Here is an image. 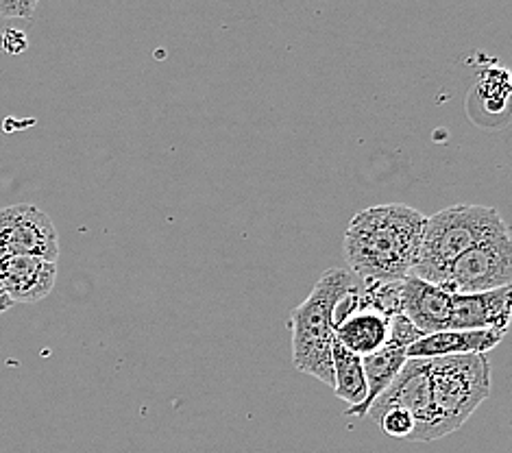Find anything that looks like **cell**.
<instances>
[{"label":"cell","mask_w":512,"mask_h":453,"mask_svg":"<svg viewBox=\"0 0 512 453\" xmlns=\"http://www.w3.org/2000/svg\"><path fill=\"white\" fill-rule=\"evenodd\" d=\"M425 216L414 207L390 203L351 218L343 238L349 271L360 281H401L417 264Z\"/></svg>","instance_id":"cell-1"},{"label":"cell","mask_w":512,"mask_h":453,"mask_svg":"<svg viewBox=\"0 0 512 453\" xmlns=\"http://www.w3.org/2000/svg\"><path fill=\"white\" fill-rule=\"evenodd\" d=\"M360 284L349 268H329L316 281L310 297L288 316L292 332V362L299 373L334 386L332 312L336 301Z\"/></svg>","instance_id":"cell-2"},{"label":"cell","mask_w":512,"mask_h":453,"mask_svg":"<svg viewBox=\"0 0 512 453\" xmlns=\"http://www.w3.org/2000/svg\"><path fill=\"white\" fill-rule=\"evenodd\" d=\"M506 227L508 225L495 207L469 203L445 207V210L425 218L421 249L412 275L428 284L441 286L449 266L462 253Z\"/></svg>","instance_id":"cell-3"},{"label":"cell","mask_w":512,"mask_h":453,"mask_svg":"<svg viewBox=\"0 0 512 453\" xmlns=\"http://www.w3.org/2000/svg\"><path fill=\"white\" fill-rule=\"evenodd\" d=\"M432 416L425 443L454 434L491 395V364L486 355H447L428 360Z\"/></svg>","instance_id":"cell-4"},{"label":"cell","mask_w":512,"mask_h":453,"mask_svg":"<svg viewBox=\"0 0 512 453\" xmlns=\"http://www.w3.org/2000/svg\"><path fill=\"white\" fill-rule=\"evenodd\" d=\"M512 240L510 229H502L478 242L449 266L441 288L449 295H480L510 286Z\"/></svg>","instance_id":"cell-5"},{"label":"cell","mask_w":512,"mask_h":453,"mask_svg":"<svg viewBox=\"0 0 512 453\" xmlns=\"http://www.w3.org/2000/svg\"><path fill=\"white\" fill-rule=\"evenodd\" d=\"M393 408L408 410L414 419V430L408 440L412 443H425V432H428L430 416H432V399H430V375H428V360L412 358L406 360L404 369L390 382L384 393L377 397L371 408L367 410L364 419H377Z\"/></svg>","instance_id":"cell-6"},{"label":"cell","mask_w":512,"mask_h":453,"mask_svg":"<svg viewBox=\"0 0 512 453\" xmlns=\"http://www.w3.org/2000/svg\"><path fill=\"white\" fill-rule=\"evenodd\" d=\"M0 255H31L59 260V238L53 220L40 207L20 203L0 210Z\"/></svg>","instance_id":"cell-7"},{"label":"cell","mask_w":512,"mask_h":453,"mask_svg":"<svg viewBox=\"0 0 512 453\" xmlns=\"http://www.w3.org/2000/svg\"><path fill=\"white\" fill-rule=\"evenodd\" d=\"M421 338L423 334L404 314H395L390 318L388 340L384 342V347L362 358L364 382H367V399H364L362 406L349 408L347 416H356V419H364V416H367L371 403L384 393V388L393 382L401 369H404V364L408 360V349Z\"/></svg>","instance_id":"cell-8"},{"label":"cell","mask_w":512,"mask_h":453,"mask_svg":"<svg viewBox=\"0 0 512 453\" xmlns=\"http://www.w3.org/2000/svg\"><path fill=\"white\" fill-rule=\"evenodd\" d=\"M57 264L31 255H0V288L16 303H38L51 295Z\"/></svg>","instance_id":"cell-9"},{"label":"cell","mask_w":512,"mask_h":453,"mask_svg":"<svg viewBox=\"0 0 512 453\" xmlns=\"http://www.w3.org/2000/svg\"><path fill=\"white\" fill-rule=\"evenodd\" d=\"M451 297L447 290L428 284L414 275L401 281L399 312L419 329L423 336L447 332L451 316Z\"/></svg>","instance_id":"cell-10"},{"label":"cell","mask_w":512,"mask_h":453,"mask_svg":"<svg viewBox=\"0 0 512 453\" xmlns=\"http://www.w3.org/2000/svg\"><path fill=\"white\" fill-rule=\"evenodd\" d=\"M512 288H499L480 295H454L451 297L449 329L471 332V329H502L510 325Z\"/></svg>","instance_id":"cell-11"},{"label":"cell","mask_w":512,"mask_h":453,"mask_svg":"<svg viewBox=\"0 0 512 453\" xmlns=\"http://www.w3.org/2000/svg\"><path fill=\"white\" fill-rule=\"evenodd\" d=\"M506 332L502 329H471V332H438L432 336H423L408 349V360L412 358H447V355H486V351L495 349L504 340Z\"/></svg>","instance_id":"cell-12"},{"label":"cell","mask_w":512,"mask_h":453,"mask_svg":"<svg viewBox=\"0 0 512 453\" xmlns=\"http://www.w3.org/2000/svg\"><path fill=\"white\" fill-rule=\"evenodd\" d=\"M388 325V316L371 310H358L334 329V338L338 345L356 353L358 358H364V355H371L384 347L388 340Z\"/></svg>","instance_id":"cell-13"},{"label":"cell","mask_w":512,"mask_h":453,"mask_svg":"<svg viewBox=\"0 0 512 453\" xmlns=\"http://www.w3.org/2000/svg\"><path fill=\"white\" fill-rule=\"evenodd\" d=\"M332 366H334V393L338 399L349 403V408H358L367 399V382H364L362 358L347 351L334 340L332 347Z\"/></svg>","instance_id":"cell-14"},{"label":"cell","mask_w":512,"mask_h":453,"mask_svg":"<svg viewBox=\"0 0 512 453\" xmlns=\"http://www.w3.org/2000/svg\"><path fill=\"white\" fill-rule=\"evenodd\" d=\"M377 425H380L388 436L408 440L414 430V419L408 410L393 408V410H386L380 419H377Z\"/></svg>","instance_id":"cell-15"},{"label":"cell","mask_w":512,"mask_h":453,"mask_svg":"<svg viewBox=\"0 0 512 453\" xmlns=\"http://www.w3.org/2000/svg\"><path fill=\"white\" fill-rule=\"evenodd\" d=\"M38 3L35 0H0V18L33 20Z\"/></svg>","instance_id":"cell-16"},{"label":"cell","mask_w":512,"mask_h":453,"mask_svg":"<svg viewBox=\"0 0 512 453\" xmlns=\"http://www.w3.org/2000/svg\"><path fill=\"white\" fill-rule=\"evenodd\" d=\"M9 308H14V301H11V299L5 295V290L0 288V314H5Z\"/></svg>","instance_id":"cell-17"}]
</instances>
